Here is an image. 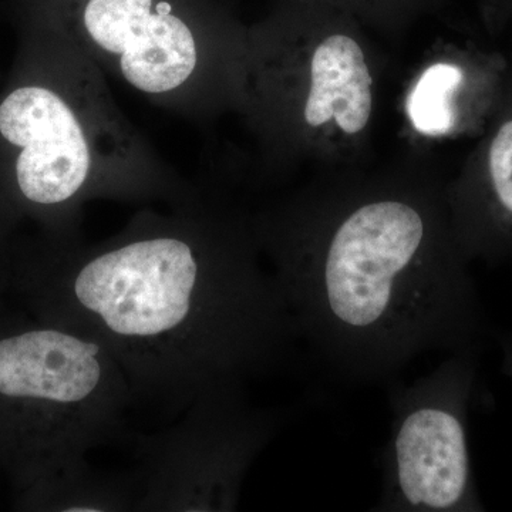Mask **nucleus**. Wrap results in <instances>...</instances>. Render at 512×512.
<instances>
[{"label":"nucleus","instance_id":"1a4fd4ad","mask_svg":"<svg viewBox=\"0 0 512 512\" xmlns=\"http://www.w3.org/2000/svg\"><path fill=\"white\" fill-rule=\"evenodd\" d=\"M40 507L62 512H127L136 510L133 474H104L89 461L64 468L35 483Z\"/></svg>","mask_w":512,"mask_h":512},{"label":"nucleus","instance_id":"f03ea898","mask_svg":"<svg viewBox=\"0 0 512 512\" xmlns=\"http://www.w3.org/2000/svg\"><path fill=\"white\" fill-rule=\"evenodd\" d=\"M268 232L298 338L346 380L387 382L426 353L478 352L477 288L412 202H363L323 241Z\"/></svg>","mask_w":512,"mask_h":512},{"label":"nucleus","instance_id":"0eeeda50","mask_svg":"<svg viewBox=\"0 0 512 512\" xmlns=\"http://www.w3.org/2000/svg\"><path fill=\"white\" fill-rule=\"evenodd\" d=\"M170 429L138 440L136 510H237L252 464L274 439L279 419L248 403L244 389L192 404Z\"/></svg>","mask_w":512,"mask_h":512},{"label":"nucleus","instance_id":"20e7f679","mask_svg":"<svg viewBox=\"0 0 512 512\" xmlns=\"http://www.w3.org/2000/svg\"><path fill=\"white\" fill-rule=\"evenodd\" d=\"M134 402L90 336L46 319L0 329V456L33 484L113 440Z\"/></svg>","mask_w":512,"mask_h":512},{"label":"nucleus","instance_id":"423d86ee","mask_svg":"<svg viewBox=\"0 0 512 512\" xmlns=\"http://www.w3.org/2000/svg\"><path fill=\"white\" fill-rule=\"evenodd\" d=\"M478 352L451 353L429 375L389 394L392 430L380 456L376 512H481L468 409Z\"/></svg>","mask_w":512,"mask_h":512},{"label":"nucleus","instance_id":"7ed1b4c3","mask_svg":"<svg viewBox=\"0 0 512 512\" xmlns=\"http://www.w3.org/2000/svg\"><path fill=\"white\" fill-rule=\"evenodd\" d=\"M192 192L121 113L106 74L37 18L0 92V198L13 217L72 239L89 202L167 204Z\"/></svg>","mask_w":512,"mask_h":512},{"label":"nucleus","instance_id":"6e6552de","mask_svg":"<svg viewBox=\"0 0 512 512\" xmlns=\"http://www.w3.org/2000/svg\"><path fill=\"white\" fill-rule=\"evenodd\" d=\"M372 106V76L360 46L349 36L326 37L311 60L306 124L319 127L333 119L346 134H357L369 123Z\"/></svg>","mask_w":512,"mask_h":512},{"label":"nucleus","instance_id":"9d476101","mask_svg":"<svg viewBox=\"0 0 512 512\" xmlns=\"http://www.w3.org/2000/svg\"><path fill=\"white\" fill-rule=\"evenodd\" d=\"M463 79V70L451 63L433 64L421 74L407 101L410 120L419 133L439 137L453 130V96Z\"/></svg>","mask_w":512,"mask_h":512},{"label":"nucleus","instance_id":"39448f33","mask_svg":"<svg viewBox=\"0 0 512 512\" xmlns=\"http://www.w3.org/2000/svg\"><path fill=\"white\" fill-rule=\"evenodd\" d=\"M39 18L153 106L194 120L218 97L221 36L187 0H53Z\"/></svg>","mask_w":512,"mask_h":512},{"label":"nucleus","instance_id":"9b49d317","mask_svg":"<svg viewBox=\"0 0 512 512\" xmlns=\"http://www.w3.org/2000/svg\"><path fill=\"white\" fill-rule=\"evenodd\" d=\"M488 241L484 248L512 249V119L498 128L488 151ZM490 251V249H488Z\"/></svg>","mask_w":512,"mask_h":512},{"label":"nucleus","instance_id":"f257e3e1","mask_svg":"<svg viewBox=\"0 0 512 512\" xmlns=\"http://www.w3.org/2000/svg\"><path fill=\"white\" fill-rule=\"evenodd\" d=\"M23 279L43 319L97 340L136 400L171 410L244 389L299 339L252 241L195 191L99 242L47 238Z\"/></svg>","mask_w":512,"mask_h":512}]
</instances>
